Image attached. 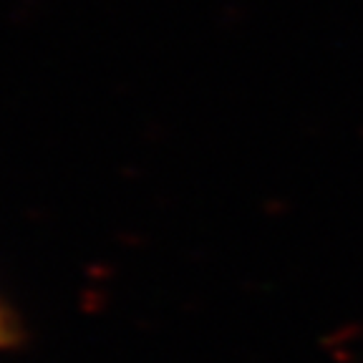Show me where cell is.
I'll list each match as a JSON object with an SVG mask.
<instances>
[{
    "label": "cell",
    "mask_w": 363,
    "mask_h": 363,
    "mask_svg": "<svg viewBox=\"0 0 363 363\" xmlns=\"http://www.w3.org/2000/svg\"><path fill=\"white\" fill-rule=\"evenodd\" d=\"M21 340V330H18V320L13 318V313L0 303V351L3 348L16 346Z\"/></svg>",
    "instance_id": "obj_1"
}]
</instances>
